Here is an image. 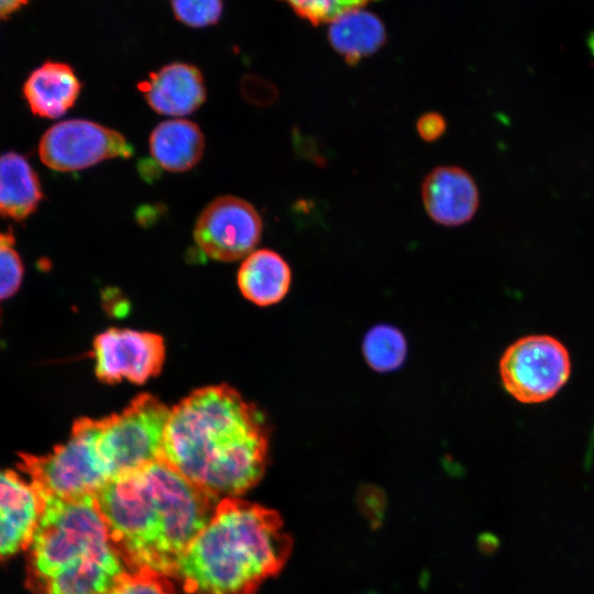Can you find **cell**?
Masks as SVG:
<instances>
[{
  "instance_id": "1",
  "label": "cell",
  "mask_w": 594,
  "mask_h": 594,
  "mask_svg": "<svg viewBox=\"0 0 594 594\" xmlns=\"http://www.w3.org/2000/svg\"><path fill=\"white\" fill-rule=\"evenodd\" d=\"M95 498L128 569L168 578L220 501L164 458L112 479Z\"/></svg>"
},
{
  "instance_id": "2",
  "label": "cell",
  "mask_w": 594,
  "mask_h": 594,
  "mask_svg": "<svg viewBox=\"0 0 594 594\" xmlns=\"http://www.w3.org/2000/svg\"><path fill=\"white\" fill-rule=\"evenodd\" d=\"M267 453L261 413L229 385L199 388L170 408L163 458L218 499L256 485Z\"/></svg>"
},
{
  "instance_id": "3",
  "label": "cell",
  "mask_w": 594,
  "mask_h": 594,
  "mask_svg": "<svg viewBox=\"0 0 594 594\" xmlns=\"http://www.w3.org/2000/svg\"><path fill=\"white\" fill-rule=\"evenodd\" d=\"M292 549L276 510L224 497L185 550L173 578L186 594H254L280 572Z\"/></svg>"
},
{
  "instance_id": "4",
  "label": "cell",
  "mask_w": 594,
  "mask_h": 594,
  "mask_svg": "<svg viewBox=\"0 0 594 594\" xmlns=\"http://www.w3.org/2000/svg\"><path fill=\"white\" fill-rule=\"evenodd\" d=\"M41 497L43 510L26 549L30 594H107L130 570L111 541L96 498Z\"/></svg>"
},
{
  "instance_id": "5",
  "label": "cell",
  "mask_w": 594,
  "mask_h": 594,
  "mask_svg": "<svg viewBox=\"0 0 594 594\" xmlns=\"http://www.w3.org/2000/svg\"><path fill=\"white\" fill-rule=\"evenodd\" d=\"M98 419L79 418L68 440L45 455L20 453L19 469L43 497H96L111 480L97 451Z\"/></svg>"
},
{
  "instance_id": "6",
  "label": "cell",
  "mask_w": 594,
  "mask_h": 594,
  "mask_svg": "<svg viewBox=\"0 0 594 594\" xmlns=\"http://www.w3.org/2000/svg\"><path fill=\"white\" fill-rule=\"evenodd\" d=\"M169 413L155 396L141 394L121 413L98 419L97 451L111 480L163 458Z\"/></svg>"
},
{
  "instance_id": "7",
  "label": "cell",
  "mask_w": 594,
  "mask_h": 594,
  "mask_svg": "<svg viewBox=\"0 0 594 594\" xmlns=\"http://www.w3.org/2000/svg\"><path fill=\"white\" fill-rule=\"evenodd\" d=\"M571 373L570 354L562 342L547 334L522 337L499 360L505 389L518 402L537 404L552 398Z\"/></svg>"
},
{
  "instance_id": "8",
  "label": "cell",
  "mask_w": 594,
  "mask_h": 594,
  "mask_svg": "<svg viewBox=\"0 0 594 594\" xmlns=\"http://www.w3.org/2000/svg\"><path fill=\"white\" fill-rule=\"evenodd\" d=\"M132 146L113 129L81 119L51 127L38 144L43 164L58 172L87 168L105 160L129 157Z\"/></svg>"
},
{
  "instance_id": "9",
  "label": "cell",
  "mask_w": 594,
  "mask_h": 594,
  "mask_svg": "<svg viewBox=\"0 0 594 594\" xmlns=\"http://www.w3.org/2000/svg\"><path fill=\"white\" fill-rule=\"evenodd\" d=\"M262 220L246 200L234 196L213 199L197 218L194 239L210 258L232 262L246 257L260 242Z\"/></svg>"
},
{
  "instance_id": "10",
  "label": "cell",
  "mask_w": 594,
  "mask_h": 594,
  "mask_svg": "<svg viewBox=\"0 0 594 594\" xmlns=\"http://www.w3.org/2000/svg\"><path fill=\"white\" fill-rule=\"evenodd\" d=\"M95 371L103 383L128 380L143 384L160 374L165 360V345L153 332L110 328L92 343Z\"/></svg>"
},
{
  "instance_id": "11",
  "label": "cell",
  "mask_w": 594,
  "mask_h": 594,
  "mask_svg": "<svg viewBox=\"0 0 594 594\" xmlns=\"http://www.w3.org/2000/svg\"><path fill=\"white\" fill-rule=\"evenodd\" d=\"M42 510V497L30 481L0 470V560L28 549Z\"/></svg>"
},
{
  "instance_id": "12",
  "label": "cell",
  "mask_w": 594,
  "mask_h": 594,
  "mask_svg": "<svg viewBox=\"0 0 594 594\" xmlns=\"http://www.w3.org/2000/svg\"><path fill=\"white\" fill-rule=\"evenodd\" d=\"M421 200L429 218L444 227L469 222L479 208V190L472 176L459 166L435 167L421 184Z\"/></svg>"
},
{
  "instance_id": "13",
  "label": "cell",
  "mask_w": 594,
  "mask_h": 594,
  "mask_svg": "<svg viewBox=\"0 0 594 594\" xmlns=\"http://www.w3.org/2000/svg\"><path fill=\"white\" fill-rule=\"evenodd\" d=\"M151 108L166 116H187L206 100V88L198 68L186 63H172L140 84Z\"/></svg>"
},
{
  "instance_id": "14",
  "label": "cell",
  "mask_w": 594,
  "mask_h": 594,
  "mask_svg": "<svg viewBox=\"0 0 594 594\" xmlns=\"http://www.w3.org/2000/svg\"><path fill=\"white\" fill-rule=\"evenodd\" d=\"M80 89L81 84L69 65L46 62L30 74L23 95L34 114L56 119L74 106Z\"/></svg>"
},
{
  "instance_id": "15",
  "label": "cell",
  "mask_w": 594,
  "mask_h": 594,
  "mask_svg": "<svg viewBox=\"0 0 594 594\" xmlns=\"http://www.w3.org/2000/svg\"><path fill=\"white\" fill-rule=\"evenodd\" d=\"M292 271L276 252L262 249L250 253L238 272L242 295L258 306L279 302L288 293Z\"/></svg>"
},
{
  "instance_id": "16",
  "label": "cell",
  "mask_w": 594,
  "mask_h": 594,
  "mask_svg": "<svg viewBox=\"0 0 594 594\" xmlns=\"http://www.w3.org/2000/svg\"><path fill=\"white\" fill-rule=\"evenodd\" d=\"M42 198L38 177L29 161L16 152L0 154V217L24 220Z\"/></svg>"
},
{
  "instance_id": "17",
  "label": "cell",
  "mask_w": 594,
  "mask_h": 594,
  "mask_svg": "<svg viewBox=\"0 0 594 594\" xmlns=\"http://www.w3.org/2000/svg\"><path fill=\"white\" fill-rule=\"evenodd\" d=\"M205 138L199 127L188 120H167L152 131L150 150L166 170L186 172L202 157Z\"/></svg>"
},
{
  "instance_id": "18",
  "label": "cell",
  "mask_w": 594,
  "mask_h": 594,
  "mask_svg": "<svg viewBox=\"0 0 594 594\" xmlns=\"http://www.w3.org/2000/svg\"><path fill=\"white\" fill-rule=\"evenodd\" d=\"M328 36L331 46L349 64H356L374 54L386 38L381 20L360 9L345 12L333 20Z\"/></svg>"
},
{
  "instance_id": "19",
  "label": "cell",
  "mask_w": 594,
  "mask_h": 594,
  "mask_svg": "<svg viewBox=\"0 0 594 594\" xmlns=\"http://www.w3.org/2000/svg\"><path fill=\"white\" fill-rule=\"evenodd\" d=\"M362 351L366 363L376 372L386 373L398 369L407 354L404 334L389 324H378L364 337Z\"/></svg>"
},
{
  "instance_id": "20",
  "label": "cell",
  "mask_w": 594,
  "mask_h": 594,
  "mask_svg": "<svg viewBox=\"0 0 594 594\" xmlns=\"http://www.w3.org/2000/svg\"><path fill=\"white\" fill-rule=\"evenodd\" d=\"M302 19L312 24L332 22L351 10L375 0H283Z\"/></svg>"
},
{
  "instance_id": "21",
  "label": "cell",
  "mask_w": 594,
  "mask_h": 594,
  "mask_svg": "<svg viewBox=\"0 0 594 594\" xmlns=\"http://www.w3.org/2000/svg\"><path fill=\"white\" fill-rule=\"evenodd\" d=\"M107 594H178L169 578L151 570L128 571Z\"/></svg>"
},
{
  "instance_id": "22",
  "label": "cell",
  "mask_w": 594,
  "mask_h": 594,
  "mask_svg": "<svg viewBox=\"0 0 594 594\" xmlns=\"http://www.w3.org/2000/svg\"><path fill=\"white\" fill-rule=\"evenodd\" d=\"M14 244L11 231H0V299L13 295L22 280L23 265Z\"/></svg>"
},
{
  "instance_id": "23",
  "label": "cell",
  "mask_w": 594,
  "mask_h": 594,
  "mask_svg": "<svg viewBox=\"0 0 594 594\" xmlns=\"http://www.w3.org/2000/svg\"><path fill=\"white\" fill-rule=\"evenodd\" d=\"M170 3L175 16L194 28L217 23L222 13V0H170Z\"/></svg>"
},
{
  "instance_id": "24",
  "label": "cell",
  "mask_w": 594,
  "mask_h": 594,
  "mask_svg": "<svg viewBox=\"0 0 594 594\" xmlns=\"http://www.w3.org/2000/svg\"><path fill=\"white\" fill-rule=\"evenodd\" d=\"M416 129L424 141L435 142L446 133L447 122L440 113L429 111L418 118Z\"/></svg>"
},
{
  "instance_id": "25",
  "label": "cell",
  "mask_w": 594,
  "mask_h": 594,
  "mask_svg": "<svg viewBox=\"0 0 594 594\" xmlns=\"http://www.w3.org/2000/svg\"><path fill=\"white\" fill-rule=\"evenodd\" d=\"M30 0H0V19H7L28 4Z\"/></svg>"
}]
</instances>
